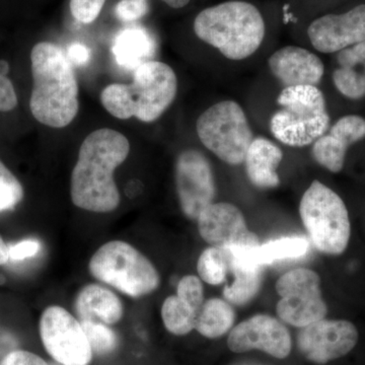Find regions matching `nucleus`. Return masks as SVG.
I'll return each instance as SVG.
<instances>
[{
	"instance_id": "1",
	"label": "nucleus",
	"mask_w": 365,
	"mask_h": 365,
	"mask_svg": "<svg viewBox=\"0 0 365 365\" xmlns=\"http://www.w3.org/2000/svg\"><path fill=\"white\" fill-rule=\"evenodd\" d=\"M130 151L128 139L116 130L91 132L79 148L71 173V197L76 207L96 213L116 210L120 193L114 173Z\"/></svg>"
},
{
	"instance_id": "2",
	"label": "nucleus",
	"mask_w": 365,
	"mask_h": 365,
	"mask_svg": "<svg viewBox=\"0 0 365 365\" xmlns=\"http://www.w3.org/2000/svg\"><path fill=\"white\" fill-rule=\"evenodd\" d=\"M33 91L30 109L38 122L63 128L78 115V85L68 58L58 45L41 42L31 52Z\"/></svg>"
},
{
	"instance_id": "3",
	"label": "nucleus",
	"mask_w": 365,
	"mask_h": 365,
	"mask_svg": "<svg viewBox=\"0 0 365 365\" xmlns=\"http://www.w3.org/2000/svg\"><path fill=\"white\" fill-rule=\"evenodd\" d=\"M177 91L178 79L172 67L151 60L137 67L130 85L106 86L101 93V102L118 119L135 117L139 121L150 123L172 105Z\"/></svg>"
},
{
	"instance_id": "4",
	"label": "nucleus",
	"mask_w": 365,
	"mask_h": 365,
	"mask_svg": "<svg viewBox=\"0 0 365 365\" xmlns=\"http://www.w3.org/2000/svg\"><path fill=\"white\" fill-rule=\"evenodd\" d=\"M197 37L232 60L248 58L265 37L263 16L254 4L230 0L203 9L194 21Z\"/></svg>"
},
{
	"instance_id": "5",
	"label": "nucleus",
	"mask_w": 365,
	"mask_h": 365,
	"mask_svg": "<svg viewBox=\"0 0 365 365\" xmlns=\"http://www.w3.org/2000/svg\"><path fill=\"white\" fill-rule=\"evenodd\" d=\"M282 107L271 119L276 139L292 148L314 143L328 129L330 118L323 93L316 86H287L277 98Z\"/></svg>"
},
{
	"instance_id": "6",
	"label": "nucleus",
	"mask_w": 365,
	"mask_h": 365,
	"mask_svg": "<svg viewBox=\"0 0 365 365\" xmlns=\"http://www.w3.org/2000/svg\"><path fill=\"white\" fill-rule=\"evenodd\" d=\"M88 270L96 279L131 297L151 294L160 287L157 268L128 242H106L93 255Z\"/></svg>"
},
{
	"instance_id": "7",
	"label": "nucleus",
	"mask_w": 365,
	"mask_h": 365,
	"mask_svg": "<svg viewBox=\"0 0 365 365\" xmlns=\"http://www.w3.org/2000/svg\"><path fill=\"white\" fill-rule=\"evenodd\" d=\"M299 215L312 242L321 253L340 255L351 234L349 215L333 190L314 180L302 196Z\"/></svg>"
},
{
	"instance_id": "8",
	"label": "nucleus",
	"mask_w": 365,
	"mask_h": 365,
	"mask_svg": "<svg viewBox=\"0 0 365 365\" xmlns=\"http://www.w3.org/2000/svg\"><path fill=\"white\" fill-rule=\"evenodd\" d=\"M197 134L203 145L228 165L245 162L253 132L241 106L225 101L208 108L197 120Z\"/></svg>"
},
{
	"instance_id": "9",
	"label": "nucleus",
	"mask_w": 365,
	"mask_h": 365,
	"mask_svg": "<svg viewBox=\"0 0 365 365\" xmlns=\"http://www.w3.org/2000/svg\"><path fill=\"white\" fill-rule=\"evenodd\" d=\"M281 297L276 311L287 325L304 328L326 318L328 307L322 297L318 273L297 268L283 274L276 283Z\"/></svg>"
},
{
	"instance_id": "10",
	"label": "nucleus",
	"mask_w": 365,
	"mask_h": 365,
	"mask_svg": "<svg viewBox=\"0 0 365 365\" xmlns=\"http://www.w3.org/2000/svg\"><path fill=\"white\" fill-rule=\"evenodd\" d=\"M40 337L46 352L57 364L90 365V343L78 319L59 306L48 307L40 319Z\"/></svg>"
},
{
	"instance_id": "11",
	"label": "nucleus",
	"mask_w": 365,
	"mask_h": 365,
	"mask_svg": "<svg viewBox=\"0 0 365 365\" xmlns=\"http://www.w3.org/2000/svg\"><path fill=\"white\" fill-rule=\"evenodd\" d=\"M359 337L351 322L323 319L300 329L297 348L309 361L326 364L351 352Z\"/></svg>"
},
{
	"instance_id": "12",
	"label": "nucleus",
	"mask_w": 365,
	"mask_h": 365,
	"mask_svg": "<svg viewBox=\"0 0 365 365\" xmlns=\"http://www.w3.org/2000/svg\"><path fill=\"white\" fill-rule=\"evenodd\" d=\"M176 188L182 213L197 220L213 203L215 182L207 158L200 151H182L176 163Z\"/></svg>"
},
{
	"instance_id": "13",
	"label": "nucleus",
	"mask_w": 365,
	"mask_h": 365,
	"mask_svg": "<svg viewBox=\"0 0 365 365\" xmlns=\"http://www.w3.org/2000/svg\"><path fill=\"white\" fill-rule=\"evenodd\" d=\"M227 346L230 351L245 353L260 350L278 359L292 352V336L287 327L268 314H256L230 330Z\"/></svg>"
},
{
	"instance_id": "14",
	"label": "nucleus",
	"mask_w": 365,
	"mask_h": 365,
	"mask_svg": "<svg viewBox=\"0 0 365 365\" xmlns=\"http://www.w3.org/2000/svg\"><path fill=\"white\" fill-rule=\"evenodd\" d=\"M197 222L199 234L210 246L230 250L261 245L257 235L249 230L242 211L232 204H210Z\"/></svg>"
},
{
	"instance_id": "15",
	"label": "nucleus",
	"mask_w": 365,
	"mask_h": 365,
	"mask_svg": "<svg viewBox=\"0 0 365 365\" xmlns=\"http://www.w3.org/2000/svg\"><path fill=\"white\" fill-rule=\"evenodd\" d=\"M307 35L322 53L342 51L365 40V4L340 14H326L312 21Z\"/></svg>"
},
{
	"instance_id": "16",
	"label": "nucleus",
	"mask_w": 365,
	"mask_h": 365,
	"mask_svg": "<svg viewBox=\"0 0 365 365\" xmlns=\"http://www.w3.org/2000/svg\"><path fill=\"white\" fill-rule=\"evenodd\" d=\"M269 67L283 86H317L324 76L323 62L316 54L297 46H287L274 53Z\"/></svg>"
},
{
	"instance_id": "17",
	"label": "nucleus",
	"mask_w": 365,
	"mask_h": 365,
	"mask_svg": "<svg viewBox=\"0 0 365 365\" xmlns=\"http://www.w3.org/2000/svg\"><path fill=\"white\" fill-rule=\"evenodd\" d=\"M365 137L364 118L349 115L338 120L330 133L314 141L313 155L322 167L333 173H339L344 165L346 150L350 144Z\"/></svg>"
},
{
	"instance_id": "18",
	"label": "nucleus",
	"mask_w": 365,
	"mask_h": 365,
	"mask_svg": "<svg viewBox=\"0 0 365 365\" xmlns=\"http://www.w3.org/2000/svg\"><path fill=\"white\" fill-rule=\"evenodd\" d=\"M258 248L259 246L225 250L230 272L234 275V281L223 288V297L230 304L237 306L248 304L260 290L264 266L257 258Z\"/></svg>"
},
{
	"instance_id": "19",
	"label": "nucleus",
	"mask_w": 365,
	"mask_h": 365,
	"mask_svg": "<svg viewBox=\"0 0 365 365\" xmlns=\"http://www.w3.org/2000/svg\"><path fill=\"white\" fill-rule=\"evenodd\" d=\"M74 309L78 321L101 322L111 326L123 318V304L119 297L95 283L81 288L74 302Z\"/></svg>"
},
{
	"instance_id": "20",
	"label": "nucleus",
	"mask_w": 365,
	"mask_h": 365,
	"mask_svg": "<svg viewBox=\"0 0 365 365\" xmlns=\"http://www.w3.org/2000/svg\"><path fill=\"white\" fill-rule=\"evenodd\" d=\"M282 158V150L272 141L263 137L253 139L244 162L252 184L261 189L277 187L280 182L277 168Z\"/></svg>"
},
{
	"instance_id": "21",
	"label": "nucleus",
	"mask_w": 365,
	"mask_h": 365,
	"mask_svg": "<svg viewBox=\"0 0 365 365\" xmlns=\"http://www.w3.org/2000/svg\"><path fill=\"white\" fill-rule=\"evenodd\" d=\"M157 49L153 34L141 26L124 29L115 37L112 45L117 63L130 71L153 60Z\"/></svg>"
},
{
	"instance_id": "22",
	"label": "nucleus",
	"mask_w": 365,
	"mask_h": 365,
	"mask_svg": "<svg viewBox=\"0 0 365 365\" xmlns=\"http://www.w3.org/2000/svg\"><path fill=\"white\" fill-rule=\"evenodd\" d=\"M337 60L339 67L333 73L336 88L347 98L364 97L365 40L340 51Z\"/></svg>"
},
{
	"instance_id": "23",
	"label": "nucleus",
	"mask_w": 365,
	"mask_h": 365,
	"mask_svg": "<svg viewBox=\"0 0 365 365\" xmlns=\"http://www.w3.org/2000/svg\"><path fill=\"white\" fill-rule=\"evenodd\" d=\"M235 313L230 302L220 299L204 302L197 314L195 330L208 339L222 337L234 327Z\"/></svg>"
},
{
	"instance_id": "24",
	"label": "nucleus",
	"mask_w": 365,
	"mask_h": 365,
	"mask_svg": "<svg viewBox=\"0 0 365 365\" xmlns=\"http://www.w3.org/2000/svg\"><path fill=\"white\" fill-rule=\"evenodd\" d=\"M309 249V242L304 237H281L260 245L257 250V258L262 266L271 265L276 262L300 258Z\"/></svg>"
},
{
	"instance_id": "25",
	"label": "nucleus",
	"mask_w": 365,
	"mask_h": 365,
	"mask_svg": "<svg viewBox=\"0 0 365 365\" xmlns=\"http://www.w3.org/2000/svg\"><path fill=\"white\" fill-rule=\"evenodd\" d=\"M198 312L192 309L188 304L178 295H170L165 299L162 307L163 325L170 334L175 336L188 335L195 329Z\"/></svg>"
},
{
	"instance_id": "26",
	"label": "nucleus",
	"mask_w": 365,
	"mask_h": 365,
	"mask_svg": "<svg viewBox=\"0 0 365 365\" xmlns=\"http://www.w3.org/2000/svg\"><path fill=\"white\" fill-rule=\"evenodd\" d=\"M197 271L204 282L211 285L222 284L230 272L227 251L212 246L204 250L199 257Z\"/></svg>"
},
{
	"instance_id": "27",
	"label": "nucleus",
	"mask_w": 365,
	"mask_h": 365,
	"mask_svg": "<svg viewBox=\"0 0 365 365\" xmlns=\"http://www.w3.org/2000/svg\"><path fill=\"white\" fill-rule=\"evenodd\" d=\"M85 331L86 338L91 348V351L95 354H111L117 349L118 337L115 331L101 322L79 321Z\"/></svg>"
},
{
	"instance_id": "28",
	"label": "nucleus",
	"mask_w": 365,
	"mask_h": 365,
	"mask_svg": "<svg viewBox=\"0 0 365 365\" xmlns=\"http://www.w3.org/2000/svg\"><path fill=\"white\" fill-rule=\"evenodd\" d=\"M23 199L21 182L0 160V212L16 208Z\"/></svg>"
},
{
	"instance_id": "29",
	"label": "nucleus",
	"mask_w": 365,
	"mask_h": 365,
	"mask_svg": "<svg viewBox=\"0 0 365 365\" xmlns=\"http://www.w3.org/2000/svg\"><path fill=\"white\" fill-rule=\"evenodd\" d=\"M177 295L199 313L204 304V288L200 278L194 275L184 276L178 283Z\"/></svg>"
},
{
	"instance_id": "30",
	"label": "nucleus",
	"mask_w": 365,
	"mask_h": 365,
	"mask_svg": "<svg viewBox=\"0 0 365 365\" xmlns=\"http://www.w3.org/2000/svg\"><path fill=\"white\" fill-rule=\"evenodd\" d=\"M106 0H71V11L76 20L91 24L97 20Z\"/></svg>"
},
{
	"instance_id": "31",
	"label": "nucleus",
	"mask_w": 365,
	"mask_h": 365,
	"mask_svg": "<svg viewBox=\"0 0 365 365\" xmlns=\"http://www.w3.org/2000/svg\"><path fill=\"white\" fill-rule=\"evenodd\" d=\"M148 1L141 0H121L115 7V14L119 20L135 21L148 13Z\"/></svg>"
},
{
	"instance_id": "32",
	"label": "nucleus",
	"mask_w": 365,
	"mask_h": 365,
	"mask_svg": "<svg viewBox=\"0 0 365 365\" xmlns=\"http://www.w3.org/2000/svg\"><path fill=\"white\" fill-rule=\"evenodd\" d=\"M9 260L19 262L32 258L39 253L41 242L37 240H25L9 246Z\"/></svg>"
},
{
	"instance_id": "33",
	"label": "nucleus",
	"mask_w": 365,
	"mask_h": 365,
	"mask_svg": "<svg viewBox=\"0 0 365 365\" xmlns=\"http://www.w3.org/2000/svg\"><path fill=\"white\" fill-rule=\"evenodd\" d=\"M0 365H50L42 357L26 350L16 349L9 353Z\"/></svg>"
},
{
	"instance_id": "34",
	"label": "nucleus",
	"mask_w": 365,
	"mask_h": 365,
	"mask_svg": "<svg viewBox=\"0 0 365 365\" xmlns=\"http://www.w3.org/2000/svg\"><path fill=\"white\" fill-rule=\"evenodd\" d=\"M18 106L14 85L6 76H0V112H9Z\"/></svg>"
},
{
	"instance_id": "35",
	"label": "nucleus",
	"mask_w": 365,
	"mask_h": 365,
	"mask_svg": "<svg viewBox=\"0 0 365 365\" xmlns=\"http://www.w3.org/2000/svg\"><path fill=\"white\" fill-rule=\"evenodd\" d=\"M20 341L9 329L0 326V362L4 360L9 353L19 349Z\"/></svg>"
},
{
	"instance_id": "36",
	"label": "nucleus",
	"mask_w": 365,
	"mask_h": 365,
	"mask_svg": "<svg viewBox=\"0 0 365 365\" xmlns=\"http://www.w3.org/2000/svg\"><path fill=\"white\" fill-rule=\"evenodd\" d=\"M67 58L74 66H83L90 62L91 50L81 43H74L69 47Z\"/></svg>"
},
{
	"instance_id": "37",
	"label": "nucleus",
	"mask_w": 365,
	"mask_h": 365,
	"mask_svg": "<svg viewBox=\"0 0 365 365\" xmlns=\"http://www.w3.org/2000/svg\"><path fill=\"white\" fill-rule=\"evenodd\" d=\"M9 248L6 242L0 237V265H4L9 261Z\"/></svg>"
},
{
	"instance_id": "38",
	"label": "nucleus",
	"mask_w": 365,
	"mask_h": 365,
	"mask_svg": "<svg viewBox=\"0 0 365 365\" xmlns=\"http://www.w3.org/2000/svg\"><path fill=\"white\" fill-rule=\"evenodd\" d=\"M162 1L165 2L167 6L172 7V9H178L188 6L191 0H162Z\"/></svg>"
},
{
	"instance_id": "39",
	"label": "nucleus",
	"mask_w": 365,
	"mask_h": 365,
	"mask_svg": "<svg viewBox=\"0 0 365 365\" xmlns=\"http://www.w3.org/2000/svg\"><path fill=\"white\" fill-rule=\"evenodd\" d=\"M9 66L6 61L4 60H0V76H6V74L9 73Z\"/></svg>"
},
{
	"instance_id": "40",
	"label": "nucleus",
	"mask_w": 365,
	"mask_h": 365,
	"mask_svg": "<svg viewBox=\"0 0 365 365\" xmlns=\"http://www.w3.org/2000/svg\"><path fill=\"white\" fill-rule=\"evenodd\" d=\"M50 365H62V364H57V362L53 361V362H51V364H50Z\"/></svg>"
},
{
	"instance_id": "41",
	"label": "nucleus",
	"mask_w": 365,
	"mask_h": 365,
	"mask_svg": "<svg viewBox=\"0 0 365 365\" xmlns=\"http://www.w3.org/2000/svg\"><path fill=\"white\" fill-rule=\"evenodd\" d=\"M239 365H256V364H239Z\"/></svg>"
},
{
	"instance_id": "42",
	"label": "nucleus",
	"mask_w": 365,
	"mask_h": 365,
	"mask_svg": "<svg viewBox=\"0 0 365 365\" xmlns=\"http://www.w3.org/2000/svg\"><path fill=\"white\" fill-rule=\"evenodd\" d=\"M141 1H148V0H141Z\"/></svg>"
}]
</instances>
